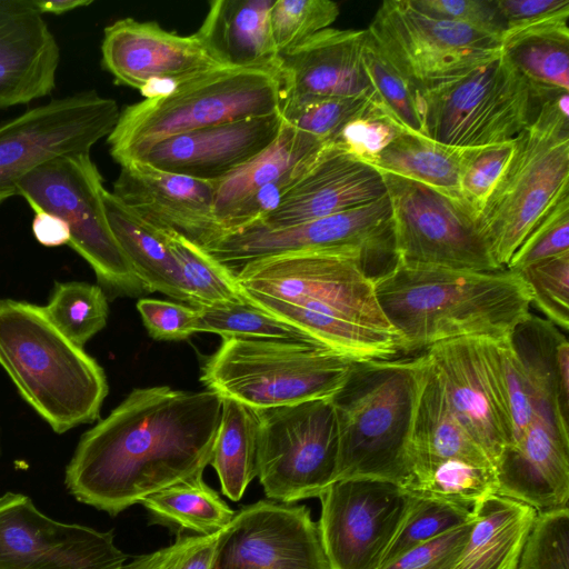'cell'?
I'll return each instance as SVG.
<instances>
[{
	"label": "cell",
	"instance_id": "cell-22",
	"mask_svg": "<svg viewBox=\"0 0 569 569\" xmlns=\"http://www.w3.org/2000/svg\"><path fill=\"white\" fill-rule=\"evenodd\" d=\"M280 111L170 137L136 161L218 182L268 148L280 133Z\"/></svg>",
	"mask_w": 569,
	"mask_h": 569
},
{
	"label": "cell",
	"instance_id": "cell-19",
	"mask_svg": "<svg viewBox=\"0 0 569 569\" xmlns=\"http://www.w3.org/2000/svg\"><path fill=\"white\" fill-rule=\"evenodd\" d=\"M214 569H330L305 506L260 500L234 513Z\"/></svg>",
	"mask_w": 569,
	"mask_h": 569
},
{
	"label": "cell",
	"instance_id": "cell-44",
	"mask_svg": "<svg viewBox=\"0 0 569 569\" xmlns=\"http://www.w3.org/2000/svg\"><path fill=\"white\" fill-rule=\"evenodd\" d=\"M375 96L360 97H284L280 107L283 121L326 143L363 108Z\"/></svg>",
	"mask_w": 569,
	"mask_h": 569
},
{
	"label": "cell",
	"instance_id": "cell-12",
	"mask_svg": "<svg viewBox=\"0 0 569 569\" xmlns=\"http://www.w3.org/2000/svg\"><path fill=\"white\" fill-rule=\"evenodd\" d=\"M257 411V477L266 497L289 505L320 498L337 471L338 426L331 398Z\"/></svg>",
	"mask_w": 569,
	"mask_h": 569
},
{
	"label": "cell",
	"instance_id": "cell-15",
	"mask_svg": "<svg viewBox=\"0 0 569 569\" xmlns=\"http://www.w3.org/2000/svg\"><path fill=\"white\" fill-rule=\"evenodd\" d=\"M413 495L380 479L335 481L320 497L318 532L330 569H380Z\"/></svg>",
	"mask_w": 569,
	"mask_h": 569
},
{
	"label": "cell",
	"instance_id": "cell-6",
	"mask_svg": "<svg viewBox=\"0 0 569 569\" xmlns=\"http://www.w3.org/2000/svg\"><path fill=\"white\" fill-rule=\"evenodd\" d=\"M569 93L551 90L512 153L477 224L500 268L539 221L568 193Z\"/></svg>",
	"mask_w": 569,
	"mask_h": 569
},
{
	"label": "cell",
	"instance_id": "cell-32",
	"mask_svg": "<svg viewBox=\"0 0 569 569\" xmlns=\"http://www.w3.org/2000/svg\"><path fill=\"white\" fill-rule=\"evenodd\" d=\"M107 219L124 256L147 292H161L189 306L180 269L160 230L103 191Z\"/></svg>",
	"mask_w": 569,
	"mask_h": 569
},
{
	"label": "cell",
	"instance_id": "cell-14",
	"mask_svg": "<svg viewBox=\"0 0 569 569\" xmlns=\"http://www.w3.org/2000/svg\"><path fill=\"white\" fill-rule=\"evenodd\" d=\"M117 102L96 91L51 100L0 124V204L18 194L19 182L63 156L86 153L113 130Z\"/></svg>",
	"mask_w": 569,
	"mask_h": 569
},
{
	"label": "cell",
	"instance_id": "cell-33",
	"mask_svg": "<svg viewBox=\"0 0 569 569\" xmlns=\"http://www.w3.org/2000/svg\"><path fill=\"white\" fill-rule=\"evenodd\" d=\"M327 144L283 121L280 133L268 148L216 183L214 214L220 226L258 189L315 163Z\"/></svg>",
	"mask_w": 569,
	"mask_h": 569
},
{
	"label": "cell",
	"instance_id": "cell-3",
	"mask_svg": "<svg viewBox=\"0 0 569 569\" xmlns=\"http://www.w3.org/2000/svg\"><path fill=\"white\" fill-rule=\"evenodd\" d=\"M0 366L56 433L99 419L109 389L104 370L41 306L0 298Z\"/></svg>",
	"mask_w": 569,
	"mask_h": 569
},
{
	"label": "cell",
	"instance_id": "cell-57",
	"mask_svg": "<svg viewBox=\"0 0 569 569\" xmlns=\"http://www.w3.org/2000/svg\"><path fill=\"white\" fill-rule=\"evenodd\" d=\"M31 228L36 240L44 247H60L70 242L68 224L56 214L34 211Z\"/></svg>",
	"mask_w": 569,
	"mask_h": 569
},
{
	"label": "cell",
	"instance_id": "cell-43",
	"mask_svg": "<svg viewBox=\"0 0 569 569\" xmlns=\"http://www.w3.org/2000/svg\"><path fill=\"white\" fill-rule=\"evenodd\" d=\"M472 517V508L413 495L410 508L382 557L380 569L410 549L468 522Z\"/></svg>",
	"mask_w": 569,
	"mask_h": 569
},
{
	"label": "cell",
	"instance_id": "cell-45",
	"mask_svg": "<svg viewBox=\"0 0 569 569\" xmlns=\"http://www.w3.org/2000/svg\"><path fill=\"white\" fill-rule=\"evenodd\" d=\"M339 12L338 3L330 0H274L270 24L279 56L330 28Z\"/></svg>",
	"mask_w": 569,
	"mask_h": 569
},
{
	"label": "cell",
	"instance_id": "cell-17",
	"mask_svg": "<svg viewBox=\"0 0 569 569\" xmlns=\"http://www.w3.org/2000/svg\"><path fill=\"white\" fill-rule=\"evenodd\" d=\"M356 250L368 259L393 260L391 206L388 196L331 216L281 228L249 227L204 249L232 272L266 257L303 250Z\"/></svg>",
	"mask_w": 569,
	"mask_h": 569
},
{
	"label": "cell",
	"instance_id": "cell-23",
	"mask_svg": "<svg viewBox=\"0 0 569 569\" xmlns=\"http://www.w3.org/2000/svg\"><path fill=\"white\" fill-rule=\"evenodd\" d=\"M386 194L380 171L327 144L279 207L251 227L287 228L371 203Z\"/></svg>",
	"mask_w": 569,
	"mask_h": 569
},
{
	"label": "cell",
	"instance_id": "cell-1",
	"mask_svg": "<svg viewBox=\"0 0 569 569\" xmlns=\"http://www.w3.org/2000/svg\"><path fill=\"white\" fill-rule=\"evenodd\" d=\"M221 410L222 397L210 390L133 389L81 436L64 486L77 501L114 517L161 489L202 476Z\"/></svg>",
	"mask_w": 569,
	"mask_h": 569
},
{
	"label": "cell",
	"instance_id": "cell-20",
	"mask_svg": "<svg viewBox=\"0 0 569 569\" xmlns=\"http://www.w3.org/2000/svg\"><path fill=\"white\" fill-rule=\"evenodd\" d=\"M121 167L111 191L151 227L207 249L224 237L214 214L216 183L158 169L143 161Z\"/></svg>",
	"mask_w": 569,
	"mask_h": 569
},
{
	"label": "cell",
	"instance_id": "cell-58",
	"mask_svg": "<svg viewBox=\"0 0 569 569\" xmlns=\"http://www.w3.org/2000/svg\"><path fill=\"white\" fill-rule=\"evenodd\" d=\"M172 556L170 547L161 548L151 553L136 557L129 563H124L121 569H169Z\"/></svg>",
	"mask_w": 569,
	"mask_h": 569
},
{
	"label": "cell",
	"instance_id": "cell-16",
	"mask_svg": "<svg viewBox=\"0 0 569 569\" xmlns=\"http://www.w3.org/2000/svg\"><path fill=\"white\" fill-rule=\"evenodd\" d=\"M496 339L461 337L425 350L448 403L468 435L495 467L512 441Z\"/></svg>",
	"mask_w": 569,
	"mask_h": 569
},
{
	"label": "cell",
	"instance_id": "cell-40",
	"mask_svg": "<svg viewBox=\"0 0 569 569\" xmlns=\"http://www.w3.org/2000/svg\"><path fill=\"white\" fill-rule=\"evenodd\" d=\"M49 321L70 341L82 347L108 320V297L100 286L83 281L56 282L41 306Z\"/></svg>",
	"mask_w": 569,
	"mask_h": 569
},
{
	"label": "cell",
	"instance_id": "cell-51",
	"mask_svg": "<svg viewBox=\"0 0 569 569\" xmlns=\"http://www.w3.org/2000/svg\"><path fill=\"white\" fill-rule=\"evenodd\" d=\"M566 252H569V196L562 198L531 230L506 269L518 271Z\"/></svg>",
	"mask_w": 569,
	"mask_h": 569
},
{
	"label": "cell",
	"instance_id": "cell-26",
	"mask_svg": "<svg viewBox=\"0 0 569 569\" xmlns=\"http://www.w3.org/2000/svg\"><path fill=\"white\" fill-rule=\"evenodd\" d=\"M365 30L327 28L280 56L283 98L372 96L361 61Z\"/></svg>",
	"mask_w": 569,
	"mask_h": 569
},
{
	"label": "cell",
	"instance_id": "cell-49",
	"mask_svg": "<svg viewBox=\"0 0 569 569\" xmlns=\"http://www.w3.org/2000/svg\"><path fill=\"white\" fill-rule=\"evenodd\" d=\"M512 153V141L465 148L459 188L463 204L476 220Z\"/></svg>",
	"mask_w": 569,
	"mask_h": 569
},
{
	"label": "cell",
	"instance_id": "cell-10",
	"mask_svg": "<svg viewBox=\"0 0 569 569\" xmlns=\"http://www.w3.org/2000/svg\"><path fill=\"white\" fill-rule=\"evenodd\" d=\"M368 258L356 250H303L258 259L236 272L241 288L393 332L375 292Z\"/></svg>",
	"mask_w": 569,
	"mask_h": 569
},
{
	"label": "cell",
	"instance_id": "cell-5",
	"mask_svg": "<svg viewBox=\"0 0 569 569\" xmlns=\"http://www.w3.org/2000/svg\"><path fill=\"white\" fill-rule=\"evenodd\" d=\"M282 99L279 69L221 67L123 108L107 137L109 151L122 166L170 137L280 111Z\"/></svg>",
	"mask_w": 569,
	"mask_h": 569
},
{
	"label": "cell",
	"instance_id": "cell-35",
	"mask_svg": "<svg viewBox=\"0 0 569 569\" xmlns=\"http://www.w3.org/2000/svg\"><path fill=\"white\" fill-rule=\"evenodd\" d=\"M260 420L257 409L222 398L220 426L210 465L222 493L239 501L258 475Z\"/></svg>",
	"mask_w": 569,
	"mask_h": 569
},
{
	"label": "cell",
	"instance_id": "cell-30",
	"mask_svg": "<svg viewBox=\"0 0 569 569\" xmlns=\"http://www.w3.org/2000/svg\"><path fill=\"white\" fill-rule=\"evenodd\" d=\"M247 301L306 333L352 362L391 359L400 353L398 337L361 323L244 290Z\"/></svg>",
	"mask_w": 569,
	"mask_h": 569
},
{
	"label": "cell",
	"instance_id": "cell-9",
	"mask_svg": "<svg viewBox=\"0 0 569 569\" xmlns=\"http://www.w3.org/2000/svg\"><path fill=\"white\" fill-rule=\"evenodd\" d=\"M103 179L90 153L53 159L18 184L33 211L61 218L70 230V246L92 268L111 297H138L147 292L109 226L103 204Z\"/></svg>",
	"mask_w": 569,
	"mask_h": 569
},
{
	"label": "cell",
	"instance_id": "cell-4",
	"mask_svg": "<svg viewBox=\"0 0 569 569\" xmlns=\"http://www.w3.org/2000/svg\"><path fill=\"white\" fill-rule=\"evenodd\" d=\"M418 357L353 362L331 397L338 426L336 479H380L407 487Z\"/></svg>",
	"mask_w": 569,
	"mask_h": 569
},
{
	"label": "cell",
	"instance_id": "cell-29",
	"mask_svg": "<svg viewBox=\"0 0 569 569\" xmlns=\"http://www.w3.org/2000/svg\"><path fill=\"white\" fill-rule=\"evenodd\" d=\"M537 401V413L569 436V342L555 325L528 316L511 333Z\"/></svg>",
	"mask_w": 569,
	"mask_h": 569
},
{
	"label": "cell",
	"instance_id": "cell-54",
	"mask_svg": "<svg viewBox=\"0 0 569 569\" xmlns=\"http://www.w3.org/2000/svg\"><path fill=\"white\" fill-rule=\"evenodd\" d=\"M423 12L460 22L501 40L503 21L497 0H412Z\"/></svg>",
	"mask_w": 569,
	"mask_h": 569
},
{
	"label": "cell",
	"instance_id": "cell-52",
	"mask_svg": "<svg viewBox=\"0 0 569 569\" xmlns=\"http://www.w3.org/2000/svg\"><path fill=\"white\" fill-rule=\"evenodd\" d=\"M503 21L501 43L510 38L567 28L569 0H497Z\"/></svg>",
	"mask_w": 569,
	"mask_h": 569
},
{
	"label": "cell",
	"instance_id": "cell-36",
	"mask_svg": "<svg viewBox=\"0 0 569 569\" xmlns=\"http://www.w3.org/2000/svg\"><path fill=\"white\" fill-rule=\"evenodd\" d=\"M154 521L209 536L224 529L234 511L209 487L202 476L161 489L140 502Z\"/></svg>",
	"mask_w": 569,
	"mask_h": 569
},
{
	"label": "cell",
	"instance_id": "cell-24",
	"mask_svg": "<svg viewBox=\"0 0 569 569\" xmlns=\"http://www.w3.org/2000/svg\"><path fill=\"white\" fill-rule=\"evenodd\" d=\"M60 49L32 0H0V109L50 94Z\"/></svg>",
	"mask_w": 569,
	"mask_h": 569
},
{
	"label": "cell",
	"instance_id": "cell-25",
	"mask_svg": "<svg viewBox=\"0 0 569 569\" xmlns=\"http://www.w3.org/2000/svg\"><path fill=\"white\" fill-rule=\"evenodd\" d=\"M496 495L521 501L537 512L568 507L569 437L536 415L525 433L496 466Z\"/></svg>",
	"mask_w": 569,
	"mask_h": 569
},
{
	"label": "cell",
	"instance_id": "cell-18",
	"mask_svg": "<svg viewBox=\"0 0 569 569\" xmlns=\"http://www.w3.org/2000/svg\"><path fill=\"white\" fill-rule=\"evenodd\" d=\"M126 560L112 531L52 519L23 493L0 497V569H121Z\"/></svg>",
	"mask_w": 569,
	"mask_h": 569
},
{
	"label": "cell",
	"instance_id": "cell-47",
	"mask_svg": "<svg viewBox=\"0 0 569 569\" xmlns=\"http://www.w3.org/2000/svg\"><path fill=\"white\" fill-rule=\"evenodd\" d=\"M516 569H569L568 507L537 512Z\"/></svg>",
	"mask_w": 569,
	"mask_h": 569
},
{
	"label": "cell",
	"instance_id": "cell-34",
	"mask_svg": "<svg viewBox=\"0 0 569 569\" xmlns=\"http://www.w3.org/2000/svg\"><path fill=\"white\" fill-rule=\"evenodd\" d=\"M463 152L465 148L403 130L377 156L371 167L426 184L463 204L459 188Z\"/></svg>",
	"mask_w": 569,
	"mask_h": 569
},
{
	"label": "cell",
	"instance_id": "cell-42",
	"mask_svg": "<svg viewBox=\"0 0 569 569\" xmlns=\"http://www.w3.org/2000/svg\"><path fill=\"white\" fill-rule=\"evenodd\" d=\"M412 495L472 508L496 495V471L461 460H447L406 488Z\"/></svg>",
	"mask_w": 569,
	"mask_h": 569
},
{
	"label": "cell",
	"instance_id": "cell-39",
	"mask_svg": "<svg viewBox=\"0 0 569 569\" xmlns=\"http://www.w3.org/2000/svg\"><path fill=\"white\" fill-rule=\"evenodd\" d=\"M501 46L510 62L532 84L569 91V27L520 34Z\"/></svg>",
	"mask_w": 569,
	"mask_h": 569
},
{
	"label": "cell",
	"instance_id": "cell-41",
	"mask_svg": "<svg viewBox=\"0 0 569 569\" xmlns=\"http://www.w3.org/2000/svg\"><path fill=\"white\" fill-rule=\"evenodd\" d=\"M194 330L216 333L222 339L268 338L313 342L301 330L249 301L196 308Z\"/></svg>",
	"mask_w": 569,
	"mask_h": 569
},
{
	"label": "cell",
	"instance_id": "cell-7",
	"mask_svg": "<svg viewBox=\"0 0 569 569\" xmlns=\"http://www.w3.org/2000/svg\"><path fill=\"white\" fill-rule=\"evenodd\" d=\"M352 361L311 341L224 338L201 371L207 390L253 409L335 396Z\"/></svg>",
	"mask_w": 569,
	"mask_h": 569
},
{
	"label": "cell",
	"instance_id": "cell-2",
	"mask_svg": "<svg viewBox=\"0 0 569 569\" xmlns=\"http://www.w3.org/2000/svg\"><path fill=\"white\" fill-rule=\"evenodd\" d=\"M373 284L403 353L461 337H508L532 305L521 276L506 268L477 271L395 262Z\"/></svg>",
	"mask_w": 569,
	"mask_h": 569
},
{
	"label": "cell",
	"instance_id": "cell-55",
	"mask_svg": "<svg viewBox=\"0 0 569 569\" xmlns=\"http://www.w3.org/2000/svg\"><path fill=\"white\" fill-rule=\"evenodd\" d=\"M137 309L150 337L156 340H183L196 333V308L183 303L142 298Z\"/></svg>",
	"mask_w": 569,
	"mask_h": 569
},
{
	"label": "cell",
	"instance_id": "cell-13",
	"mask_svg": "<svg viewBox=\"0 0 569 569\" xmlns=\"http://www.w3.org/2000/svg\"><path fill=\"white\" fill-rule=\"evenodd\" d=\"M381 174L391 206L396 262L477 271L505 269L495 261L466 206L420 182Z\"/></svg>",
	"mask_w": 569,
	"mask_h": 569
},
{
	"label": "cell",
	"instance_id": "cell-37",
	"mask_svg": "<svg viewBox=\"0 0 569 569\" xmlns=\"http://www.w3.org/2000/svg\"><path fill=\"white\" fill-rule=\"evenodd\" d=\"M161 233L179 266L190 307L247 301L236 273L229 268L182 236Z\"/></svg>",
	"mask_w": 569,
	"mask_h": 569
},
{
	"label": "cell",
	"instance_id": "cell-50",
	"mask_svg": "<svg viewBox=\"0 0 569 569\" xmlns=\"http://www.w3.org/2000/svg\"><path fill=\"white\" fill-rule=\"evenodd\" d=\"M495 342L512 420V445L533 420L537 401L531 380L512 343L511 335L496 339Z\"/></svg>",
	"mask_w": 569,
	"mask_h": 569
},
{
	"label": "cell",
	"instance_id": "cell-46",
	"mask_svg": "<svg viewBox=\"0 0 569 569\" xmlns=\"http://www.w3.org/2000/svg\"><path fill=\"white\" fill-rule=\"evenodd\" d=\"M403 130L373 98L328 144L371 166L377 156Z\"/></svg>",
	"mask_w": 569,
	"mask_h": 569
},
{
	"label": "cell",
	"instance_id": "cell-8",
	"mask_svg": "<svg viewBox=\"0 0 569 569\" xmlns=\"http://www.w3.org/2000/svg\"><path fill=\"white\" fill-rule=\"evenodd\" d=\"M551 90L532 84L501 52L462 77L423 92L426 133L456 148L512 141Z\"/></svg>",
	"mask_w": 569,
	"mask_h": 569
},
{
	"label": "cell",
	"instance_id": "cell-21",
	"mask_svg": "<svg viewBox=\"0 0 569 569\" xmlns=\"http://www.w3.org/2000/svg\"><path fill=\"white\" fill-rule=\"evenodd\" d=\"M102 67L114 82L141 90L157 79L184 81L222 64L197 33L181 36L156 21L124 18L103 31Z\"/></svg>",
	"mask_w": 569,
	"mask_h": 569
},
{
	"label": "cell",
	"instance_id": "cell-31",
	"mask_svg": "<svg viewBox=\"0 0 569 569\" xmlns=\"http://www.w3.org/2000/svg\"><path fill=\"white\" fill-rule=\"evenodd\" d=\"M468 541L451 569H516L537 516L532 507L490 495L472 507Z\"/></svg>",
	"mask_w": 569,
	"mask_h": 569
},
{
	"label": "cell",
	"instance_id": "cell-27",
	"mask_svg": "<svg viewBox=\"0 0 569 569\" xmlns=\"http://www.w3.org/2000/svg\"><path fill=\"white\" fill-rule=\"evenodd\" d=\"M417 357V387L409 437L411 478L407 487L447 460H461L495 470L488 456L453 415L425 352Z\"/></svg>",
	"mask_w": 569,
	"mask_h": 569
},
{
	"label": "cell",
	"instance_id": "cell-48",
	"mask_svg": "<svg viewBox=\"0 0 569 569\" xmlns=\"http://www.w3.org/2000/svg\"><path fill=\"white\" fill-rule=\"evenodd\" d=\"M518 272L526 282L531 303L552 325L568 330L569 325V252L528 264Z\"/></svg>",
	"mask_w": 569,
	"mask_h": 569
},
{
	"label": "cell",
	"instance_id": "cell-59",
	"mask_svg": "<svg viewBox=\"0 0 569 569\" xmlns=\"http://www.w3.org/2000/svg\"><path fill=\"white\" fill-rule=\"evenodd\" d=\"M32 1L41 14H43V13L62 14V13L69 12L71 10L81 8V7H87L92 3L91 0H54V1L32 0Z\"/></svg>",
	"mask_w": 569,
	"mask_h": 569
},
{
	"label": "cell",
	"instance_id": "cell-53",
	"mask_svg": "<svg viewBox=\"0 0 569 569\" xmlns=\"http://www.w3.org/2000/svg\"><path fill=\"white\" fill-rule=\"evenodd\" d=\"M473 520L475 515L468 522L410 549L382 569H451L468 541Z\"/></svg>",
	"mask_w": 569,
	"mask_h": 569
},
{
	"label": "cell",
	"instance_id": "cell-56",
	"mask_svg": "<svg viewBox=\"0 0 569 569\" xmlns=\"http://www.w3.org/2000/svg\"><path fill=\"white\" fill-rule=\"evenodd\" d=\"M226 528L209 536L187 537L183 549L170 569H214L220 541Z\"/></svg>",
	"mask_w": 569,
	"mask_h": 569
},
{
	"label": "cell",
	"instance_id": "cell-28",
	"mask_svg": "<svg viewBox=\"0 0 569 569\" xmlns=\"http://www.w3.org/2000/svg\"><path fill=\"white\" fill-rule=\"evenodd\" d=\"M274 0H214L197 33L227 67L279 69L270 11Z\"/></svg>",
	"mask_w": 569,
	"mask_h": 569
},
{
	"label": "cell",
	"instance_id": "cell-11",
	"mask_svg": "<svg viewBox=\"0 0 569 569\" xmlns=\"http://www.w3.org/2000/svg\"><path fill=\"white\" fill-rule=\"evenodd\" d=\"M387 59L420 91L449 83L497 57L501 40L430 16L412 0H386L367 28Z\"/></svg>",
	"mask_w": 569,
	"mask_h": 569
},
{
	"label": "cell",
	"instance_id": "cell-38",
	"mask_svg": "<svg viewBox=\"0 0 569 569\" xmlns=\"http://www.w3.org/2000/svg\"><path fill=\"white\" fill-rule=\"evenodd\" d=\"M361 61L378 104L407 131L427 136L423 92L387 59L367 29Z\"/></svg>",
	"mask_w": 569,
	"mask_h": 569
}]
</instances>
